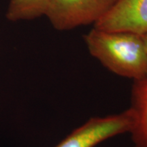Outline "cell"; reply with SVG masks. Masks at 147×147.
Instances as JSON below:
<instances>
[{"instance_id": "7a4b0ae2", "label": "cell", "mask_w": 147, "mask_h": 147, "mask_svg": "<svg viewBox=\"0 0 147 147\" xmlns=\"http://www.w3.org/2000/svg\"><path fill=\"white\" fill-rule=\"evenodd\" d=\"M133 125L130 110L106 117H93L71 131L55 147H95L106 140L129 133Z\"/></svg>"}, {"instance_id": "3957f363", "label": "cell", "mask_w": 147, "mask_h": 147, "mask_svg": "<svg viewBox=\"0 0 147 147\" xmlns=\"http://www.w3.org/2000/svg\"><path fill=\"white\" fill-rule=\"evenodd\" d=\"M117 0H49L45 15L56 29L67 30L96 22Z\"/></svg>"}, {"instance_id": "5b68a950", "label": "cell", "mask_w": 147, "mask_h": 147, "mask_svg": "<svg viewBox=\"0 0 147 147\" xmlns=\"http://www.w3.org/2000/svg\"><path fill=\"white\" fill-rule=\"evenodd\" d=\"M129 109L133 118L129 132L133 147H147V75L134 81Z\"/></svg>"}, {"instance_id": "52a82bcc", "label": "cell", "mask_w": 147, "mask_h": 147, "mask_svg": "<svg viewBox=\"0 0 147 147\" xmlns=\"http://www.w3.org/2000/svg\"><path fill=\"white\" fill-rule=\"evenodd\" d=\"M143 42H144V45L145 47V49H146V51L147 52V34H145L142 36Z\"/></svg>"}, {"instance_id": "8992f818", "label": "cell", "mask_w": 147, "mask_h": 147, "mask_svg": "<svg viewBox=\"0 0 147 147\" xmlns=\"http://www.w3.org/2000/svg\"><path fill=\"white\" fill-rule=\"evenodd\" d=\"M49 0H10L5 17L11 22L32 20L45 15Z\"/></svg>"}, {"instance_id": "277c9868", "label": "cell", "mask_w": 147, "mask_h": 147, "mask_svg": "<svg viewBox=\"0 0 147 147\" xmlns=\"http://www.w3.org/2000/svg\"><path fill=\"white\" fill-rule=\"evenodd\" d=\"M95 28L106 32L147 34V0H117Z\"/></svg>"}, {"instance_id": "6da1fadb", "label": "cell", "mask_w": 147, "mask_h": 147, "mask_svg": "<svg viewBox=\"0 0 147 147\" xmlns=\"http://www.w3.org/2000/svg\"><path fill=\"white\" fill-rule=\"evenodd\" d=\"M84 39L92 56L113 72L134 81L147 75V52L140 35L94 28Z\"/></svg>"}]
</instances>
